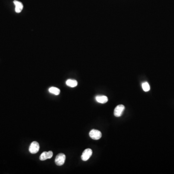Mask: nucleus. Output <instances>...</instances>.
Masks as SVG:
<instances>
[{
    "label": "nucleus",
    "instance_id": "9d476101",
    "mask_svg": "<svg viewBox=\"0 0 174 174\" xmlns=\"http://www.w3.org/2000/svg\"><path fill=\"white\" fill-rule=\"evenodd\" d=\"M48 91H49V92L50 93L56 95H58L60 93V89L57 88H56V87H51L49 89Z\"/></svg>",
    "mask_w": 174,
    "mask_h": 174
},
{
    "label": "nucleus",
    "instance_id": "1a4fd4ad",
    "mask_svg": "<svg viewBox=\"0 0 174 174\" xmlns=\"http://www.w3.org/2000/svg\"><path fill=\"white\" fill-rule=\"evenodd\" d=\"M77 82L76 80L68 79L66 81V84L69 87L74 88L77 85Z\"/></svg>",
    "mask_w": 174,
    "mask_h": 174
},
{
    "label": "nucleus",
    "instance_id": "f03ea898",
    "mask_svg": "<svg viewBox=\"0 0 174 174\" xmlns=\"http://www.w3.org/2000/svg\"><path fill=\"white\" fill-rule=\"evenodd\" d=\"M39 144L36 141H33L30 146L29 151L32 154H36L39 151Z\"/></svg>",
    "mask_w": 174,
    "mask_h": 174
},
{
    "label": "nucleus",
    "instance_id": "7ed1b4c3",
    "mask_svg": "<svg viewBox=\"0 0 174 174\" xmlns=\"http://www.w3.org/2000/svg\"><path fill=\"white\" fill-rule=\"evenodd\" d=\"M89 135L91 138L94 140H99L102 137V133L99 130L93 129L91 130L89 133Z\"/></svg>",
    "mask_w": 174,
    "mask_h": 174
},
{
    "label": "nucleus",
    "instance_id": "f257e3e1",
    "mask_svg": "<svg viewBox=\"0 0 174 174\" xmlns=\"http://www.w3.org/2000/svg\"><path fill=\"white\" fill-rule=\"evenodd\" d=\"M66 160V156L64 153H59L56 157L55 163L56 165L58 166H63L65 163Z\"/></svg>",
    "mask_w": 174,
    "mask_h": 174
},
{
    "label": "nucleus",
    "instance_id": "0eeeda50",
    "mask_svg": "<svg viewBox=\"0 0 174 174\" xmlns=\"http://www.w3.org/2000/svg\"><path fill=\"white\" fill-rule=\"evenodd\" d=\"M13 3L15 5V11L16 13H19L21 12L23 8V4L21 2L18 1H16V0L14 1Z\"/></svg>",
    "mask_w": 174,
    "mask_h": 174
},
{
    "label": "nucleus",
    "instance_id": "39448f33",
    "mask_svg": "<svg viewBox=\"0 0 174 174\" xmlns=\"http://www.w3.org/2000/svg\"><path fill=\"white\" fill-rule=\"evenodd\" d=\"M125 109V107L123 104H120L117 106L114 110V115L117 117H120L123 114V112Z\"/></svg>",
    "mask_w": 174,
    "mask_h": 174
},
{
    "label": "nucleus",
    "instance_id": "20e7f679",
    "mask_svg": "<svg viewBox=\"0 0 174 174\" xmlns=\"http://www.w3.org/2000/svg\"><path fill=\"white\" fill-rule=\"evenodd\" d=\"M92 151L91 148H87L84 151L81 155V159L83 161H87L92 155Z\"/></svg>",
    "mask_w": 174,
    "mask_h": 174
},
{
    "label": "nucleus",
    "instance_id": "423d86ee",
    "mask_svg": "<svg viewBox=\"0 0 174 174\" xmlns=\"http://www.w3.org/2000/svg\"><path fill=\"white\" fill-rule=\"evenodd\" d=\"M52 156H53V152L51 151H49L48 152L44 151L41 154L39 159L41 161H45L46 160L51 158Z\"/></svg>",
    "mask_w": 174,
    "mask_h": 174
},
{
    "label": "nucleus",
    "instance_id": "6e6552de",
    "mask_svg": "<svg viewBox=\"0 0 174 174\" xmlns=\"http://www.w3.org/2000/svg\"><path fill=\"white\" fill-rule=\"evenodd\" d=\"M96 100L98 103L101 104H105L108 101V98L104 95H98L95 98Z\"/></svg>",
    "mask_w": 174,
    "mask_h": 174
},
{
    "label": "nucleus",
    "instance_id": "9b49d317",
    "mask_svg": "<svg viewBox=\"0 0 174 174\" xmlns=\"http://www.w3.org/2000/svg\"><path fill=\"white\" fill-rule=\"evenodd\" d=\"M142 87L143 90L144 91L147 92H148L150 90V85L148 84V82H144L142 85Z\"/></svg>",
    "mask_w": 174,
    "mask_h": 174
}]
</instances>
